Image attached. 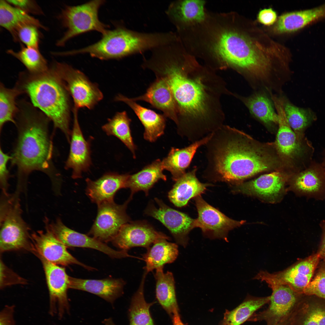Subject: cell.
I'll return each instance as SVG.
<instances>
[{
  "label": "cell",
  "instance_id": "cell-1",
  "mask_svg": "<svg viewBox=\"0 0 325 325\" xmlns=\"http://www.w3.org/2000/svg\"><path fill=\"white\" fill-rule=\"evenodd\" d=\"M205 176L233 183L273 169L275 158L262 147L248 142L244 134L228 126L212 133L205 145Z\"/></svg>",
  "mask_w": 325,
  "mask_h": 325
},
{
  "label": "cell",
  "instance_id": "cell-2",
  "mask_svg": "<svg viewBox=\"0 0 325 325\" xmlns=\"http://www.w3.org/2000/svg\"><path fill=\"white\" fill-rule=\"evenodd\" d=\"M197 63L195 57L184 49L172 46L157 51L148 64V69L156 77L164 80L169 87L176 106L177 125L181 129L188 116L197 117L205 110L207 98L205 86L199 79H192L189 75Z\"/></svg>",
  "mask_w": 325,
  "mask_h": 325
},
{
  "label": "cell",
  "instance_id": "cell-3",
  "mask_svg": "<svg viewBox=\"0 0 325 325\" xmlns=\"http://www.w3.org/2000/svg\"><path fill=\"white\" fill-rule=\"evenodd\" d=\"M15 118L18 136L12 156V164L17 166L18 185L32 172L48 174L53 146L49 137V118L32 104L24 100L18 103Z\"/></svg>",
  "mask_w": 325,
  "mask_h": 325
},
{
  "label": "cell",
  "instance_id": "cell-4",
  "mask_svg": "<svg viewBox=\"0 0 325 325\" xmlns=\"http://www.w3.org/2000/svg\"><path fill=\"white\" fill-rule=\"evenodd\" d=\"M26 94L32 104L61 130L70 142L71 103L70 95L61 79L50 66L45 72L34 74L21 73L16 84Z\"/></svg>",
  "mask_w": 325,
  "mask_h": 325
},
{
  "label": "cell",
  "instance_id": "cell-5",
  "mask_svg": "<svg viewBox=\"0 0 325 325\" xmlns=\"http://www.w3.org/2000/svg\"><path fill=\"white\" fill-rule=\"evenodd\" d=\"M152 40L148 32L128 29L119 25L108 30L98 42L85 48L68 51V55L88 54L101 60L118 59L149 50Z\"/></svg>",
  "mask_w": 325,
  "mask_h": 325
},
{
  "label": "cell",
  "instance_id": "cell-6",
  "mask_svg": "<svg viewBox=\"0 0 325 325\" xmlns=\"http://www.w3.org/2000/svg\"><path fill=\"white\" fill-rule=\"evenodd\" d=\"M259 279L265 281L272 290L269 305L262 311L254 313L248 321H265L266 325L291 323L292 318L303 299L302 295L274 280L266 272L262 273Z\"/></svg>",
  "mask_w": 325,
  "mask_h": 325
},
{
  "label": "cell",
  "instance_id": "cell-7",
  "mask_svg": "<svg viewBox=\"0 0 325 325\" xmlns=\"http://www.w3.org/2000/svg\"><path fill=\"white\" fill-rule=\"evenodd\" d=\"M0 216V252L32 250L29 228L23 219L18 198L2 199Z\"/></svg>",
  "mask_w": 325,
  "mask_h": 325
},
{
  "label": "cell",
  "instance_id": "cell-8",
  "mask_svg": "<svg viewBox=\"0 0 325 325\" xmlns=\"http://www.w3.org/2000/svg\"><path fill=\"white\" fill-rule=\"evenodd\" d=\"M103 0H93L76 6H67L58 17L67 29L63 36L56 43L58 46H64L70 39L82 34L95 31L103 35L109 27L99 19L98 11L105 3Z\"/></svg>",
  "mask_w": 325,
  "mask_h": 325
},
{
  "label": "cell",
  "instance_id": "cell-9",
  "mask_svg": "<svg viewBox=\"0 0 325 325\" xmlns=\"http://www.w3.org/2000/svg\"><path fill=\"white\" fill-rule=\"evenodd\" d=\"M51 66L72 97L74 107L91 109L103 99V94L98 85L80 71L66 63L55 61Z\"/></svg>",
  "mask_w": 325,
  "mask_h": 325
},
{
  "label": "cell",
  "instance_id": "cell-10",
  "mask_svg": "<svg viewBox=\"0 0 325 325\" xmlns=\"http://www.w3.org/2000/svg\"><path fill=\"white\" fill-rule=\"evenodd\" d=\"M270 95L278 117L276 144L279 151L289 158L300 160L308 166L312 161L314 152L311 143L306 137L298 136L289 126L283 109L282 95Z\"/></svg>",
  "mask_w": 325,
  "mask_h": 325
},
{
  "label": "cell",
  "instance_id": "cell-11",
  "mask_svg": "<svg viewBox=\"0 0 325 325\" xmlns=\"http://www.w3.org/2000/svg\"><path fill=\"white\" fill-rule=\"evenodd\" d=\"M132 199L130 197L122 205L116 203L114 200L97 205V215L88 235L103 242L111 241L122 227L130 221L126 209Z\"/></svg>",
  "mask_w": 325,
  "mask_h": 325
},
{
  "label": "cell",
  "instance_id": "cell-12",
  "mask_svg": "<svg viewBox=\"0 0 325 325\" xmlns=\"http://www.w3.org/2000/svg\"><path fill=\"white\" fill-rule=\"evenodd\" d=\"M155 200L158 207L150 203L145 214L160 221L169 230L177 244L186 248L188 243V234L196 228V219L170 207L157 198Z\"/></svg>",
  "mask_w": 325,
  "mask_h": 325
},
{
  "label": "cell",
  "instance_id": "cell-13",
  "mask_svg": "<svg viewBox=\"0 0 325 325\" xmlns=\"http://www.w3.org/2000/svg\"><path fill=\"white\" fill-rule=\"evenodd\" d=\"M44 271L49 295V313L53 316L57 314L62 318L69 311L67 291L69 289L70 276L65 269L51 263L39 255Z\"/></svg>",
  "mask_w": 325,
  "mask_h": 325
},
{
  "label": "cell",
  "instance_id": "cell-14",
  "mask_svg": "<svg viewBox=\"0 0 325 325\" xmlns=\"http://www.w3.org/2000/svg\"><path fill=\"white\" fill-rule=\"evenodd\" d=\"M195 201L198 213L196 219V227L201 228L207 237L222 239L227 241L229 231L245 222L230 218L208 203L200 195L195 198Z\"/></svg>",
  "mask_w": 325,
  "mask_h": 325
},
{
  "label": "cell",
  "instance_id": "cell-15",
  "mask_svg": "<svg viewBox=\"0 0 325 325\" xmlns=\"http://www.w3.org/2000/svg\"><path fill=\"white\" fill-rule=\"evenodd\" d=\"M31 252L47 261L57 265L67 266L76 264L88 270L94 268L79 261L67 251V247L60 241L45 224V230L31 234Z\"/></svg>",
  "mask_w": 325,
  "mask_h": 325
},
{
  "label": "cell",
  "instance_id": "cell-16",
  "mask_svg": "<svg viewBox=\"0 0 325 325\" xmlns=\"http://www.w3.org/2000/svg\"><path fill=\"white\" fill-rule=\"evenodd\" d=\"M170 238L156 231L147 222H129L123 225L112 240L113 244L121 250L127 251L136 247L148 249L159 240Z\"/></svg>",
  "mask_w": 325,
  "mask_h": 325
},
{
  "label": "cell",
  "instance_id": "cell-17",
  "mask_svg": "<svg viewBox=\"0 0 325 325\" xmlns=\"http://www.w3.org/2000/svg\"><path fill=\"white\" fill-rule=\"evenodd\" d=\"M45 223L55 236L67 247H77L93 249L113 258L134 257L129 254L127 251L116 250L92 237L72 230L64 224L59 218L51 223L47 219Z\"/></svg>",
  "mask_w": 325,
  "mask_h": 325
},
{
  "label": "cell",
  "instance_id": "cell-18",
  "mask_svg": "<svg viewBox=\"0 0 325 325\" xmlns=\"http://www.w3.org/2000/svg\"><path fill=\"white\" fill-rule=\"evenodd\" d=\"M78 110L73 107L70 151L65 165L66 169H72V177L74 179L81 178L82 173L88 171L91 164L90 144L85 139L79 125Z\"/></svg>",
  "mask_w": 325,
  "mask_h": 325
},
{
  "label": "cell",
  "instance_id": "cell-19",
  "mask_svg": "<svg viewBox=\"0 0 325 325\" xmlns=\"http://www.w3.org/2000/svg\"><path fill=\"white\" fill-rule=\"evenodd\" d=\"M206 4L204 0H175L169 4L165 13L176 31H178L203 22L208 11Z\"/></svg>",
  "mask_w": 325,
  "mask_h": 325
},
{
  "label": "cell",
  "instance_id": "cell-20",
  "mask_svg": "<svg viewBox=\"0 0 325 325\" xmlns=\"http://www.w3.org/2000/svg\"><path fill=\"white\" fill-rule=\"evenodd\" d=\"M320 258L317 253L301 260L281 272L271 274V277L280 283L288 286L296 293L303 295L318 267Z\"/></svg>",
  "mask_w": 325,
  "mask_h": 325
},
{
  "label": "cell",
  "instance_id": "cell-21",
  "mask_svg": "<svg viewBox=\"0 0 325 325\" xmlns=\"http://www.w3.org/2000/svg\"><path fill=\"white\" fill-rule=\"evenodd\" d=\"M292 187L301 195L318 200L325 199V170L321 163L312 161L295 177Z\"/></svg>",
  "mask_w": 325,
  "mask_h": 325
},
{
  "label": "cell",
  "instance_id": "cell-22",
  "mask_svg": "<svg viewBox=\"0 0 325 325\" xmlns=\"http://www.w3.org/2000/svg\"><path fill=\"white\" fill-rule=\"evenodd\" d=\"M129 175L109 172L96 180L87 178L86 194L92 202L97 205L113 201L116 192L121 188H126Z\"/></svg>",
  "mask_w": 325,
  "mask_h": 325
},
{
  "label": "cell",
  "instance_id": "cell-23",
  "mask_svg": "<svg viewBox=\"0 0 325 325\" xmlns=\"http://www.w3.org/2000/svg\"><path fill=\"white\" fill-rule=\"evenodd\" d=\"M325 19V3L312 8L287 12L277 19L273 28L277 34L297 32Z\"/></svg>",
  "mask_w": 325,
  "mask_h": 325
},
{
  "label": "cell",
  "instance_id": "cell-24",
  "mask_svg": "<svg viewBox=\"0 0 325 325\" xmlns=\"http://www.w3.org/2000/svg\"><path fill=\"white\" fill-rule=\"evenodd\" d=\"M131 99L136 102L142 101L149 103L153 107L162 111L166 117L177 124V112L173 95L167 84L161 79L156 77L144 94Z\"/></svg>",
  "mask_w": 325,
  "mask_h": 325
},
{
  "label": "cell",
  "instance_id": "cell-25",
  "mask_svg": "<svg viewBox=\"0 0 325 325\" xmlns=\"http://www.w3.org/2000/svg\"><path fill=\"white\" fill-rule=\"evenodd\" d=\"M114 100L124 102L134 112L144 127L145 140L154 142L163 134L166 124V117L163 115L144 107L122 94H118Z\"/></svg>",
  "mask_w": 325,
  "mask_h": 325
},
{
  "label": "cell",
  "instance_id": "cell-26",
  "mask_svg": "<svg viewBox=\"0 0 325 325\" xmlns=\"http://www.w3.org/2000/svg\"><path fill=\"white\" fill-rule=\"evenodd\" d=\"M284 184L283 176L279 172H274L237 185L233 191L272 200L277 198L281 193Z\"/></svg>",
  "mask_w": 325,
  "mask_h": 325
},
{
  "label": "cell",
  "instance_id": "cell-27",
  "mask_svg": "<svg viewBox=\"0 0 325 325\" xmlns=\"http://www.w3.org/2000/svg\"><path fill=\"white\" fill-rule=\"evenodd\" d=\"M125 284L121 279H84L70 277L69 288L89 292L112 303L122 294Z\"/></svg>",
  "mask_w": 325,
  "mask_h": 325
},
{
  "label": "cell",
  "instance_id": "cell-28",
  "mask_svg": "<svg viewBox=\"0 0 325 325\" xmlns=\"http://www.w3.org/2000/svg\"><path fill=\"white\" fill-rule=\"evenodd\" d=\"M211 133L184 148H171L167 156L162 162L164 169L170 172L173 181H176L186 173V170L197 150L206 144L210 138Z\"/></svg>",
  "mask_w": 325,
  "mask_h": 325
},
{
  "label": "cell",
  "instance_id": "cell-29",
  "mask_svg": "<svg viewBox=\"0 0 325 325\" xmlns=\"http://www.w3.org/2000/svg\"><path fill=\"white\" fill-rule=\"evenodd\" d=\"M197 170L195 168L186 173L175 181L168 193L169 200L176 207H181L186 206L191 199L200 196L210 185L199 181L196 176Z\"/></svg>",
  "mask_w": 325,
  "mask_h": 325
},
{
  "label": "cell",
  "instance_id": "cell-30",
  "mask_svg": "<svg viewBox=\"0 0 325 325\" xmlns=\"http://www.w3.org/2000/svg\"><path fill=\"white\" fill-rule=\"evenodd\" d=\"M167 240L164 239L158 240L142 255V260L145 263L144 271L147 274L154 270L164 268L165 265L174 262L177 258L178 245Z\"/></svg>",
  "mask_w": 325,
  "mask_h": 325
},
{
  "label": "cell",
  "instance_id": "cell-31",
  "mask_svg": "<svg viewBox=\"0 0 325 325\" xmlns=\"http://www.w3.org/2000/svg\"><path fill=\"white\" fill-rule=\"evenodd\" d=\"M242 101L250 113L267 125L278 124V117L270 95L263 91H257L243 97Z\"/></svg>",
  "mask_w": 325,
  "mask_h": 325
},
{
  "label": "cell",
  "instance_id": "cell-32",
  "mask_svg": "<svg viewBox=\"0 0 325 325\" xmlns=\"http://www.w3.org/2000/svg\"><path fill=\"white\" fill-rule=\"evenodd\" d=\"M163 268L156 270V298L162 308L172 317L179 312L175 291V281L173 274L169 271L165 273Z\"/></svg>",
  "mask_w": 325,
  "mask_h": 325
},
{
  "label": "cell",
  "instance_id": "cell-33",
  "mask_svg": "<svg viewBox=\"0 0 325 325\" xmlns=\"http://www.w3.org/2000/svg\"><path fill=\"white\" fill-rule=\"evenodd\" d=\"M0 25L9 32L13 39L18 29L25 25L47 29L38 19L4 0L0 1Z\"/></svg>",
  "mask_w": 325,
  "mask_h": 325
},
{
  "label": "cell",
  "instance_id": "cell-34",
  "mask_svg": "<svg viewBox=\"0 0 325 325\" xmlns=\"http://www.w3.org/2000/svg\"><path fill=\"white\" fill-rule=\"evenodd\" d=\"M164 169L162 161L157 159L137 173L130 175L126 185V188L131 191L130 197L132 198L135 193L141 190L147 196L149 190L158 181H166V176L163 173Z\"/></svg>",
  "mask_w": 325,
  "mask_h": 325
},
{
  "label": "cell",
  "instance_id": "cell-35",
  "mask_svg": "<svg viewBox=\"0 0 325 325\" xmlns=\"http://www.w3.org/2000/svg\"><path fill=\"white\" fill-rule=\"evenodd\" d=\"M291 325H325V302L303 299L292 318Z\"/></svg>",
  "mask_w": 325,
  "mask_h": 325
},
{
  "label": "cell",
  "instance_id": "cell-36",
  "mask_svg": "<svg viewBox=\"0 0 325 325\" xmlns=\"http://www.w3.org/2000/svg\"><path fill=\"white\" fill-rule=\"evenodd\" d=\"M271 296L265 297L248 296L234 309L226 310L219 325H241L258 309L268 303Z\"/></svg>",
  "mask_w": 325,
  "mask_h": 325
},
{
  "label": "cell",
  "instance_id": "cell-37",
  "mask_svg": "<svg viewBox=\"0 0 325 325\" xmlns=\"http://www.w3.org/2000/svg\"><path fill=\"white\" fill-rule=\"evenodd\" d=\"M283 107L289 126L300 138L305 137V132L316 119L315 113L309 109L300 108L282 95Z\"/></svg>",
  "mask_w": 325,
  "mask_h": 325
},
{
  "label": "cell",
  "instance_id": "cell-38",
  "mask_svg": "<svg viewBox=\"0 0 325 325\" xmlns=\"http://www.w3.org/2000/svg\"><path fill=\"white\" fill-rule=\"evenodd\" d=\"M131 120L126 111L118 112L102 127L108 136H114L120 140L130 150L133 157H136V147L131 135L130 124Z\"/></svg>",
  "mask_w": 325,
  "mask_h": 325
},
{
  "label": "cell",
  "instance_id": "cell-39",
  "mask_svg": "<svg viewBox=\"0 0 325 325\" xmlns=\"http://www.w3.org/2000/svg\"><path fill=\"white\" fill-rule=\"evenodd\" d=\"M147 274L144 272L139 288L132 297L129 310V325H155L150 311L153 303L147 302L144 294Z\"/></svg>",
  "mask_w": 325,
  "mask_h": 325
},
{
  "label": "cell",
  "instance_id": "cell-40",
  "mask_svg": "<svg viewBox=\"0 0 325 325\" xmlns=\"http://www.w3.org/2000/svg\"><path fill=\"white\" fill-rule=\"evenodd\" d=\"M22 94L16 85L12 88L5 86L1 82L0 85V129L2 130L4 124L11 122L16 124L15 119L18 111L17 97Z\"/></svg>",
  "mask_w": 325,
  "mask_h": 325
},
{
  "label": "cell",
  "instance_id": "cell-41",
  "mask_svg": "<svg viewBox=\"0 0 325 325\" xmlns=\"http://www.w3.org/2000/svg\"><path fill=\"white\" fill-rule=\"evenodd\" d=\"M7 52L19 60L30 73H41L48 69L47 61L39 49L23 46L19 51L9 49Z\"/></svg>",
  "mask_w": 325,
  "mask_h": 325
},
{
  "label": "cell",
  "instance_id": "cell-42",
  "mask_svg": "<svg viewBox=\"0 0 325 325\" xmlns=\"http://www.w3.org/2000/svg\"><path fill=\"white\" fill-rule=\"evenodd\" d=\"M39 28L33 25L23 26L17 30L14 40L21 42L26 47L39 49L41 36Z\"/></svg>",
  "mask_w": 325,
  "mask_h": 325
},
{
  "label": "cell",
  "instance_id": "cell-43",
  "mask_svg": "<svg viewBox=\"0 0 325 325\" xmlns=\"http://www.w3.org/2000/svg\"><path fill=\"white\" fill-rule=\"evenodd\" d=\"M313 279L304 290L303 295L315 296L325 300V261L319 262Z\"/></svg>",
  "mask_w": 325,
  "mask_h": 325
},
{
  "label": "cell",
  "instance_id": "cell-44",
  "mask_svg": "<svg viewBox=\"0 0 325 325\" xmlns=\"http://www.w3.org/2000/svg\"><path fill=\"white\" fill-rule=\"evenodd\" d=\"M26 280L7 267L0 260V287L16 284H26Z\"/></svg>",
  "mask_w": 325,
  "mask_h": 325
},
{
  "label": "cell",
  "instance_id": "cell-45",
  "mask_svg": "<svg viewBox=\"0 0 325 325\" xmlns=\"http://www.w3.org/2000/svg\"><path fill=\"white\" fill-rule=\"evenodd\" d=\"M0 148V184L2 194H8L7 192L9 186L8 181L9 177V171L7 169L8 161L12 159V156L5 153Z\"/></svg>",
  "mask_w": 325,
  "mask_h": 325
},
{
  "label": "cell",
  "instance_id": "cell-46",
  "mask_svg": "<svg viewBox=\"0 0 325 325\" xmlns=\"http://www.w3.org/2000/svg\"><path fill=\"white\" fill-rule=\"evenodd\" d=\"M13 6L24 11L27 13L36 15L43 14L41 8L34 0H6Z\"/></svg>",
  "mask_w": 325,
  "mask_h": 325
},
{
  "label": "cell",
  "instance_id": "cell-47",
  "mask_svg": "<svg viewBox=\"0 0 325 325\" xmlns=\"http://www.w3.org/2000/svg\"><path fill=\"white\" fill-rule=\"evenodd\" d=\"M258 21L266 26L275 23L277 19V12L272 8H265L260 10L257 16Z\"/></svg>",
  "mask_w": 325,
  "mask_h": 325
},
{
  "label": "cell",
  "instance_id": "cell-48",
  "mask_svg": "<svg viewBox=\"0 0 325 325\" xmlns=\"http://www.w3.org/2000/svg\"><path fill=\"white\" fill-rule=\"evenodd\" d=\"M15 306L6 305L0 313V325H15L14 318Z\"/></svg>",
  "mask_w": 325,
  "mask_h": 325
},
{
  "label": "cell",
  "instance_id": "cell-49",
  "mask_svg": "<svg viewBox=\"0 0 325 325\" xmlns=\"http://www.w3.org/2000/svg\"><path fill=\"white\" fill-rule=\"evenodd\" d=\"M320 226L322 230V234L319 248L317 253L320 258L325 261V220L321 221Z\"/></svg>",
  "mask_w": 325,
  "mask_h": 325
},
{
  "label": "cell",
  "instance_id": "cell-50",
  "mask_svg": "<svg viewBox=\"0 0 325 325\" xmlns=\"http://www.w3.org/2000/svg\"><path fill=\"white\" fill-rule=\"evenodd\" d=\"M172 317L173 325H185L182 321L179 312H176Z\"/></svg>",
  "mask_w": 325,
  "mask_h": 325
},
{
  "label": "cell",
  "instance_id": "cell-51",
  "mask_svg": "<svg viewBox=\"0 0 325 325\" xmlns=\"http://www.w3.org/2000/svg\"><path fill=\"white\" fill-rule=\"evenodd\" d=\"M103 323L104 325H115L111 318L106 319Z\"/></svg>",
  "mask_w": 325,
  "mask_h": 325
},
{
  "label": "cell",
  "instance_id": "cell-52",
  "mask_svg": "<svg viewBox=\"0 0 325 325\" xmlns=\"http://www.w3.org/2000/svg\"><path fill=\"white\" fill-rule=\"evenodd\" d=\"M321 164H322L323 166L324 169L325 170V153L324 156V158H323V161L321 163Z\"/></svg>",
  "mask_w": 325,
  "mask_h": 325
}]
</instances>
